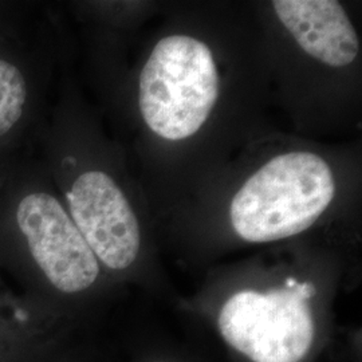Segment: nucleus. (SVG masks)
Segmentation results:
<instances>
[{
    "instance_id": "nucleus-3",
    "label": "nucleus",
    "mask_w": 362,
    "mask_h": 362,
    "mask_svg": "<svg viewBox=\"0 0 362 362\" xmlns=\"http://www.w3.org/2000/svg\"><path fill=\"white\" fill-rule=\"evenodd\" d=\"M219 97V74L206 43L187 35L161 39L140 74L139 104L157 136L180 141L207 121Z\"/></svg>"
},
{
    "instance_id": "nucleus-5",
    "label": "nucleus",
    "mask_w": 362,
    "mask_h": 362,
    "mask_svg": "<svg viewBox=\"0 0 362 362\" xmlns=\"http://www.w3.org/2000/svg\"><path fill=\"white\" fill-rule=\"evenodd\" d=\"M64 196L70 218L95 258L116 272L136 262L140 224L115 177L104 169H85L66 184Z\"/></svg>"
},
{
    "instance_id": "nucleus-1",
    "label": "nucleus",
    "mask_w": 362,
    "mask_h": 362,
    "mask_svg": "<svg viewBox=\"0 0 362 362\" xmlns=\"http://www.w3.org/2000/svg\"><path fill=\"white\" fill-rule=\"evenodd\" d=\"M0 227L19 238L55 290L78 294L95 284L100 262L34 158L0 163Z\"/></svg>"
},
{
    "instance_id": "nucleus-6",
    "label": "nucleus",
    "mask_w": 362,
    "mask_h": 362,
    "mask_svg": "<svg viewBox=\"0 0 362 362\" xmlns=\"http://www.w3.org/2000/svg\"><path fill=\"white\" fill-rule=\"evenodd\" d=\"M272 7L300 49L320 62L344 67L357 58V33L338 1L275 0Z\"/></svg>"
},
{
    "instance_id": "nucleus-4",
    "label": "nucleus",
    "mask_w": 362,
    "mask_h": 362,
    "mask_svg": "<svg viewBox=\"0 0 362 362\" xmlns=\"http://www.w3.org/2000/svg\"><path fill=\"white\" fill-rule=\"evenodd\" d=\"M313 294L315 288L309 282L266 293H236L220 311V333L251 361L299 362L315 333L308 305Z\"/></svg>"
},
{
    "instance_id": "nucleus-7",
    "label": "nucleus",
    "mask_w": 362,
    "mask_h": 362,
    "mask_svg": "<svg viewBox=\"0 0 362 362\" xmlns=\"http://www.w3.org/2000/svg\"><path fill=\"white\" fill-rule=\"evenodd\" d=\"M38 98L35 52L0 30V163L35 134Z\"/></svg>"
},
{
    "instance_id": "nucleus-2",
    "label": "nucleus",
    "mask_w": 362,
    "mask_h": 362,
    "mask_svg": "<svg viewBox=\"0 0 362 362\" xmlns=\"http://www.w3.org/2000/svg\"><path fill=\"white\" fill-rule=\"evenodd\" d=\"M336 194L333 172L320 156L291 152L257 170L235 194L233 230L252 243L303 233L318 220Z\"/></svg>"
}]
</instances>
